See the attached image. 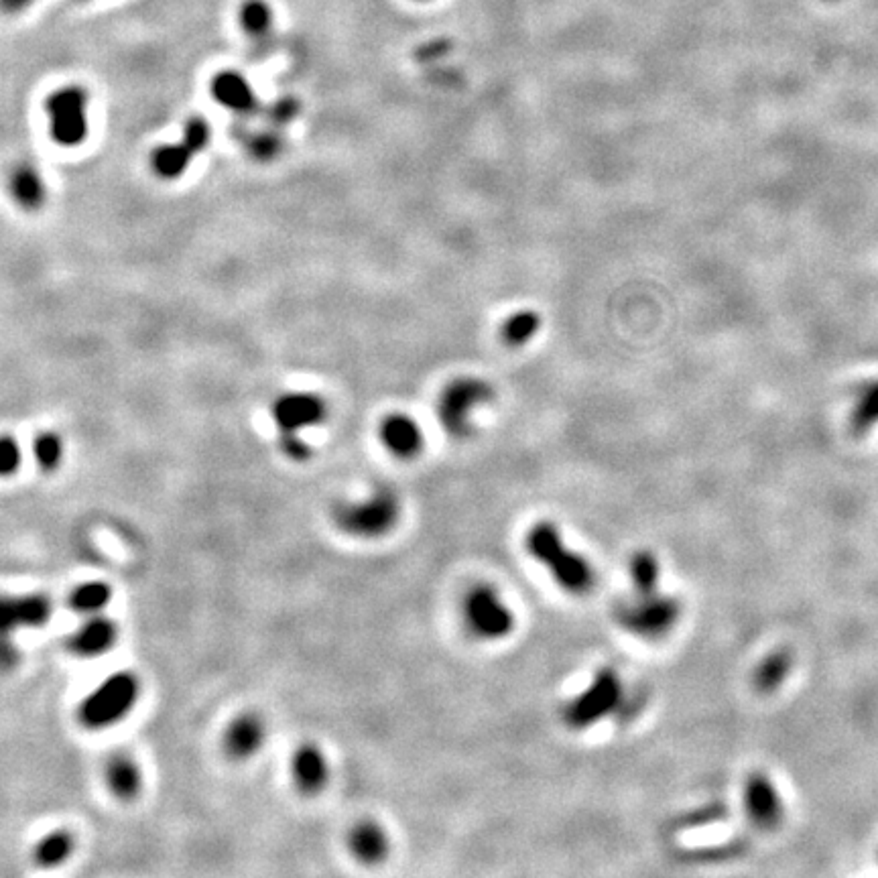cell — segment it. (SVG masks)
I'll return each mask as SVG.
<instances>
[{"label": "cell", "mask_w": 878, "mask_h": 878, "mask_svg": "<svg viewBox=\"0 0 878 878\" xmlns=\"http://www.w3.org/2000/svg\"><path fill=\"white\" fill-rule=\"evenodd\" d=\"M297 112H299V104L295 98H281L271 108V116L277 122H287V120L295 118Z\"/></svg>", "instance_id": "d6a6232c"}, {"label": "cell", "mask_w": 878, "mask_h": 878, "mask_svg": "<svg viewBox=\"0 0 878 878\" xmlns=\"http://www.w3.org/2000/svg\"><path fill=\"white\" fill-rule=\"evenodd\" d=\"M35 0H0V11L5 15H17L29 9Z\"/></svg>", "instance_id": "836d02e7"}, {"label": "cell", "mask_w": 878, "mask_h": 878, "mask_svg": "<svg viewBox=\"0 0 878 878\" xmlns=\"http://www.w3.org/2000/svg\"><path fill=\"white\" fill-rule=\"evenodd\" d=\"M33 452L37 464L45 472H51L61 464V460H64V442H61V437L57 433L43 431L35 437Z\"/></svg>", "instance_id": "83f0119b"}, {"label": "cell", "mask_w": 878, "mask_h": 878, "mask_svg": "<svg viewBox=\"0 0 878 878\" xmlns=\"http://www.w3.org/2000/svg\"><path fill=\"white\" fill-rule=\"evenodd\" d=\"M791 667H793L791 653L789 651H775L759 665V669L755 673L757 687L765 694L775 692V689L787 679Z\"/></svg>", "instance_id": "484cf974"}, {"label": "cell", "mask_w": 878, "mask_h": 878, "mask_svg": "<svg viewBox=\"0 0 878 878\" xmlns=\"http://www.w3.org/2000/svg\"><path fill=\"white\" fill-rule=\"evenodd\" d=\"M210 139H212L210 124L204 118L194 116L190 122L185 124L183 143L187 145V149H190L194 155L202 153L210 145Z\"/></svg>", "instance_id": "f1b7e54d"}, {"label": "cell", "mask_w": 878, "mask_h": 878, "mask_svg": "<svg viewBox=\"0 0 878 878\" xmlns=\"http://www.w3.org/2000/svg\"><path fill=\"white\" fill-rule=\"evenodd\" d=\"M275 15L267 0H242L238 7V25L255 41H263L271 35Z\"/></svg>", "instance_id": "ffe728a7"}, {"label": "cell", "mask_w": 878, "mask_h": 878, "mask_svg": "<svg viewBox=\"0 0 878 878\" xmlns=\"http://www.w3.org/2000/svg\"><path fill=\"white\" fill-rule=\"evenodd\" d=\"M112 598V588L106 582H86L80 584L72 596H70V606L84 616H94L98 612H102L108 602Z\"/></svg>", "instance_id": "d4e9b609"}, {"label": "cell", "mask_w": 878, "mask_h": 878, "mask_svg": "<svg viewBox=\"0 0 878 878\" xmlns=\"http://www.w3.org/2000/svg\"><path fill=\"white\" fill-rule=\"evenodd\" d=\"M212 96L218 104L234 112H250L257 108L253 86L238 72H222L212 80Z\"/></svg>", "instance_id": "e0dca14e"}, {"label": "cell", "mask_w": 878, "mask_h": 878, "mask_svg": "<svg viewBox=\"0 0 878 878\" xmlns=\"http://www.w3.org/2000/svg\"><path fill=\"white\" fill-rule=\"evenodd\" d=\"M391 848L389 834L374 820L358 822L348 834V850L362 864H379L387 858Z\"/></svg>", "instance_id": "9a60e30c"}, {"label": "cell", "mask_w": 878, "mask_h": 878, "mask_svg": "<svg viewBox=\"0 0 878 878\" xmlns=\"http://www.w3.org/2000/svg\"><path fill=\"white\" fill-rule=\"evenodd\" d=\"M417 3H427V0H417Z\"/></svg>", "instance_id": "e575fe53"}, {"label": "cell", "mask_w": 878, "mask_h": 878, "mask_svg": "<svg viewBox=\"0 0 878 878\" xmlns=\"http://www.w3.org/2000/svg\"><path fill=\"white\" fill-rule=\"evenodd\" d=\"M494 397L488 383L480 379L452 381L437 399V419L444 429L454 437H468L472 433V421L480 407H484Z\"/></svg>", "instance_id": "ba28073f"}, {"label": "cell", "mask_w": 878, "mask_h": 878, "mask_svg": "<svg viewBox=\"0 0 878 878\" xmlns=\"http://www.w3.org/2000/svg\"><path fill=\"white\" fill-rule=\"evenodd\" d=\"M622 702V681L614 669H600L588 687L561 708V720L572 732H584L606 720Z\"/></svg>", "instance_id": "8992f818"}, {"label": "cell", "mask_w": 878, "mask_h": 878, "mask_svg": "<svg viewBox=\"0 0 878 878\" xmlns=\"http://www.w3.org/2000/svg\"><path fill=\"white\" fill-rule=\"evenodd\" d=\"M379 435L387 452L399 460H413L425 448V435L419 423L405 413L387 415L381 423Z\"/></svg>", "instance_id": "5bb4252c"}, {"label": "cell", "mask_w": 878, "mask_h": 878, "mask_svg": "<svg viewBox=\"0 0 878 878\" xmlns=\"http://www.w3.org/2000/svg\"><path fill=\"white\" fill-rule=\"evenodd\" d=\"M291 777L299 793L320 795L330 783V761L326 752L313 742L297 746L291 757Z\"/></svg>", "instance_id": "8fae6325"}, {"label": "cell", "mask_w": 878, "mask_h": 878, "mask_svg": "<svg viewBox=\"0 0 878 878\" xmlns=\"http://www.w3.org/2000/svg\"><path fill=\"white\" fill-rule=\"evenodd\" d=\"M830 3H838V0H830Z\"/></svg>", "instance_id": "d590c367"}, {"label": "cell", "mask_w": 878, "mask_h": 878, "mask_svg": "<svg viewBox=\"0 0 878 878\" xmlns=\"http://www.w3.org/2000/svg\"><path fill=\"white\" fill-rule=\"evenodd\" d=\"M116 643V624L104 616H90L74 633L70 647L76 655L98 657L112 649Z\"/></svg>", "instance_id": "2e32d148"}, {"label": "cell", "mask_w": 878, "mask_h": 878, "mask_svg": "<svg viewBox=\"0 0 878 878\" xmlns=\"http://www.w3.org/2000/svg\"><path fill=\"white\" fill-rule=\"evenodd\" d=\"M74 846H76V842H74V836L70 832H66V830L51 832L37 842L33 858L39 866H45V868L59 866L61 862H66L72 856Z\"/></svg>", "instance_id": "7402d4cb"}, {"label": "cell", "mask_w": 878, "mask_h": 878, "mask_svg": "<svg viewBox=\"0 0 878 878\" xmlns=\"http://www.w3.org/2000/svg\"><path fill=\"white\" fill-rule=\"evenodd\" d=\"M854 433L862 435L878 425V381H872L860 389L856 399L852 417H850Z\"/></svg>", "instance_id": "4316f807"}, {"label": "cell", "mask_w": 878, "mask_h": 878, "mask_svg": "<svg viewBox=\"0 0 878 878\" xmlns=\"http://www.w3.org/2000/svg\"><path fill=\"white\" fill-rule=\"evenodd\" d=\"M525 547L563 592L586 596L594 590L596 572L590 559L566 545V539L555 523H535L525 535Z\"/></svg>", "instance_id": "6da1fadb"}, {"label": "cell", "mask_w": 878, "mask_h": 878, "mask_svg": "<svg viewBox=\"0 0 878 878\" xmlns=\"http://www.w3.org/2000/svg\"><path fill=\"white\" fill-rule=\"evenodd\" d=\"M267 740V724L255 712L236 716L224 732V752L232 761H248L263 750Z\"/></svg>", "instance_id": "4fadbf2b"}, {"label": "cell", "mask_w": 878, "mask_h": 878, "mask_svg": "<svg viewBox=\"0 0 878 878\" xmlns=\"http://www.w3.org/2000/svg\"><path fill=\"white\" fill-rule=\"evenodd\" d=\"M271 415L279 429L283 454L293 462L309 460L311 448L301 439V431L318 427L328 417L324 399L313 393H287L273 403Z\"/></svg>", "instance_id": "277c9868"}, {"label": "cell", "mask_w": 878, "mask_h": 878, "mask_svg": "<svg viewBox=\"0 0 878 878\" xmlns=\"http://www.w3.org/2000/svg\"><path fill=\"white\" fill-rule=\"evenodd\" d=\"M19 663V649L13 643V637L0 635V671L13 669Z\"/></svg>", "instance_id": "1f68e13d"}, {"label": "cell", "mask_w": 878, "mask_h": 878, "mask_svg": "<svg viewBox=\"0 0 878 878\" xmlns=\"http://www.w3.org/2000/svg\"><path fill=\"white\" fill-rule=\"evenodd\" d=\"M541 330V318L539 313L525 309V311H517L513 316L503 324V330H500V336H503V342L511 348H521L525 344H529Z\"/></svg>", "instance_id": "cb8c5ba5"}, {"label": "cell", "mask_w": 878, "mask_h": 878, "mask_svg": "<svg viewBox=\"0 0 878 878\" xmlns=\"http://www.w3.org/2000/svg\"><path fill=\"white\" fill-rule=\"evenodd\" d=\"M192 157H194V153L187 149V145L183 141L171 143V145H161L153 153V169L163 179H177L185 173L187 167H190Z\"/></svg>", "instance_id": "603a6c76"}, {"label": "cell", "mask_w": 878, "mask_h": 878, "mask_svg": "<svg viewBox=\"0 0 878 878\" xmlns=\"http://www.w3.org/2000/svg\"><path fill=\"white\" fill-rule=\"evenodd\" d=\"M23 462L21 446L11 435H0V476H13Z\"/></svg>", "instance_id": "f546056e"}, {"label": "cell", "mask_w": 878, "mask_h": 878, "mask_svg": "<svg viewBox=\"0 0 878 878\" xmlns=\"http://www.w3.org/2000/svg\"><path fill=\"white\" fill-rule=\"evenodd\" d=\"M106 785L120 801H133L143 787L141 771L129 755H116L106 765Z\"/></svg>", "instance_id": "ac0fdd59"}, {"label": "cell", "mask_w": 878, "mask_h": 878, "mask_svg": "<svg viewBox=\"0 0 878 878\" xmlns=\"http://www.w3.org/2000/svg\"><path fill=\"white\" fill-rule=\"evenodd\" d=\"M629 576L635 594H653L659 590L661 566L653 551H637L629 563Z\"/></svg>", "instance_id": "44dd1931"}, {"label": "cell", "mask_w": 878, "mask_h": 878, "mask_svg": "<svg viewBox=\"0 0 878 878\" xmlns=\"http://www.w3.org/2000/svg\"><path fill=\"white\" fill-rule=\"evenodd\" d=\"M401 515L403 505L399 494L389 486H381L362 498L344 500L336 505L332 521L340 533L352 539L374 541L391 535L397 529Z\"/></svg>", "instance_id": "7a4b0ae2"}, {"label": "cell", "mask_w": 878, "mask_h": 878, "mask_svg": "<svg viewBox=\"0 0 878 878\" xmlns=\"http://www.w3.org/2000/svg\"><path fill=\"white\" fill-rule=\"evenodd\" d=\"M681 616V604L657 592L635 594V598L624 600L616 608V622L624 631H629L641 639H661L665 637Z\"/></svg>", "instance_id": "52a82bcc"}, {"label": "cell", "mask_w": 878, "mask_h": 878, "mask_svg": "<svg viewBox=\"0 0 878 878\" xmlns=\"http://www.w3.org/2000/svg\"><path fill=\"white\" fill-rule=\"evenodd\" d=\"M51 600L43 594L0 596V635L13 637L15 631L39 629L51 618Z\"/></svg>", "instance_id": "30bf717a"}, {"label": "cell", "mask_w": 878, "mask_h": 878, "mask_svg": "<svg viewBox=\"0 0 878 878\" xmlns=\"http://www.w3.org/2000/svg\"><path fill=\"white\" fill-rule=\"evenodd\" d=\"M744 807L748 818L757 826L771 830L783 818V801L771 779L763 773H752L744 783Z\"/></svg>", "instance_id": "7c38bea8"}, {"label": "cell", "mask_w": 878, "mask_h": 878, "mask_svg": "<svg viewBox=\"0 0 878 878\" xmlns=\"http://www.w3.org/2000/svg\"><path fill=\"white\" fill-rule=\"evenodd\" d=\"M11 196L13 200L25 208V210H37L43 206L45 202V183L41 173L29 165V163H21L13 169L11 173Z\"/></svg>", "instance_id": "d6986e66"}, {"label": "cell", "mask_w": 878, "mask_h": 878, "mask_svg": "<svg viewBox=\"0 0 878 878\" xmlns=\"http://www.w3.org/2000/svg\"><path fill=\"white\" fill-rule=\"evenodd\" d=\"M248 149H250V153L255 155V159L271 161L281 151V141L273 133H261L253 141H250Z\"/></svg>", "instance_id": "4dcf8cb0"}, {"label": "cell", "mask_w": 878, "mask_h": 878, "mask_svg": "<svg viewBox=\"0 0 878 878\" xmlns=\"http://www.w3.org/2000/svg\"><path fill=\"white\" fill-rule=\"evenodd\" d=\"M139 694L141 683L135 673H114L82 702L78 718L88 730L110 728L133 712L139 702Z\"/></svg>", "instance_id": "5b68a950"}, {"label": "cell", "mask_w": 878, "mask_h": 878, "mask_svg": "<svg viewBox=\"0 0 878 878\" xmlns=\"http://www.w3.org/2000/svg\"><path fill=\"white\" fill-rule=\"evenodd\" d=\"M466 631L484 643L509 639L517 629V614L507 598L492 584H474L462 598Z\"/></svg>", "instance_id": "3957f363"}, {"label": "cell", "mask_w": 878, "mask_h": 878, "mask_svg": "<svg viewBox=\"0 0 878 878\" xmlns=\"http://www.w3.org/2000/svg\"><path fill=\"white\" fill-rule=\"evenodd\" d=\"M45 110L49 131L55 143L76 147L88 137V92L80 86H68L47 96Z\"/></svg>", "instance_id": "9c48e42d"}]
</instances>
